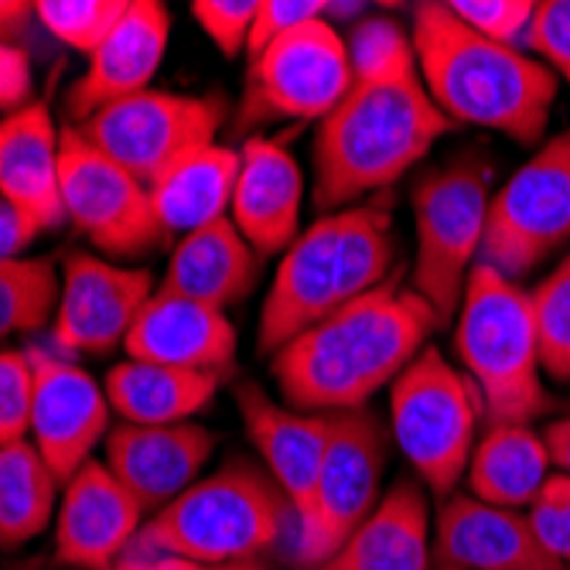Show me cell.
Wrapping results in <instances>:
<instances>
[{"instance_id":"obj_1","label":"cell","mask_w":570,"mask_h":570,"mask_svg":"<svg viewBox=\"0 0 570 570\" xmlns=\"http://www.w3.org/2000/svg\"><path fill=\"white\" fill-rule=\"evenodd\" d=\"M438 328L431 304L410 284L390 277L274 352L271 373L294 410H362L383 386H393Z\"/></svg>"},{"instance_id":"obj_2","label":"cell","mask_w":570,"mask_h":570,"mask_svg":"<svg viewBox=\"0 0 570 570\" xmlns=\"http://www.w3.org/2000/svg\"><path fill=\"white\" fill-rule=\"evenodd\" d=\"M454 124L431 99L413 48L358 72L315 134V202L322 216L358 205L417 168Z\"/></svg>"},{"instance_id":"obj_3","label":"cell","mask_w":570,"mask_h":570,"mask_svg":"<svg viewBox=\"0 0 570 570\" xmlns=\"http://www.w3.org/2000/svg\"><path fill=\"white\" fill-rule=\"evenodd\" d=\"M410 41L431 99L454 127L495 130L527 147L543 140L557 76L537 56L475 35L444 0L413 8Z\"/></svg>"},{"instance_id":"obj_4","label":"cell","mask_w":570,"mask_h":570,"mask_svg":"<svg viewBox=\"0 0 570 570\" xmlns=\"http://www.w3.org/2000/svg\"><path fill=\"white\" fill-rule=\"evenodd\" d=\"M294 523V505L264 464L229 458L202 475L171 505L154 512L130 553L181 557L198 563H256Z\"/></svg>"},{"instance_id":"obj_5","label":"cell","mask_w":570,"mask_h":570,"mask_svg":"<svg viewBox=\"0 0 570 570\" xmlns=\"http://www.w3.org/2000/svg\"><path fill=\"white\" fill-rule=\"evenodd\" d=\"M454 352L482 396L485 424H533L550 410L530 291L485 264L464 284Z\"/></svg>"},{"instance_id":"obj_6","label":"cell","mask_w":570,"mask_h":570,"mask_svg":"<svg viewBox=\"0 0 570 570\" xmlns=\"http://www.w3.org/2000/svg\"><path fill=\"white\" fill-rule=\"evenodd\" d=\"M482 421L475 383L438 345H428L390 386V438L438 499L454 495L469 472Z\"/></svg>"},{"instance_id":"obj_7","label":"cell","mask_w":570,"mask_h":570,"mask_svg":"<svg viewBox=\"0 0 570 570\" xmlns=\"http://www.w3.org/2000/svg\"><path fill=\"white\" fill-rule=\"evenodd\" d=\"M489 181L492 175L482 161L464 158L417 178L410 195L417 229L410 287L431 304L441 328L458 315L464 284L482 256L492 202Z\"/></svg>"},{"instance_id":"obj_8","label":"cell","mask_w":570,"mask_h":570,"mask_svg":"<svg viewBox=\"0 0 570 570\" xmlns=\"http://www.w3.org/2000/svg\"><path fill=\"white\" fill-rule=\"evenodd\" d=\"M390 431L370 406L332 413V438L315 495L297 520V560L322 567L383 499Z\"/></svg>"},{"instance_id":"obj_9","label":"cell","mask_w":570,"mask_h":570,"mask_svg":"<svg viewBox=\"0 0 570 570\" xmlns=\"http://www.w3.org/2000/svg\"><path fill=\"white\" fill-rule=\"evenodd\" d=\"M570 239V127L492 195L479 264L520 284Z\"/></svg>"},{"instance_id":"obj_10","label":"cell","mask_w":570,"mask_h":570,"mask_svg":"<svg viewBox=\"0 0 570 570\" xmlns=\"http://www.w3.org/2000/svg\"><path fill=\"white\" fill-rule=\"evenodd\" d=\"M223 120L226 107L216 96L147 89L96 110L79 130L92 147L150 188L191 150L216 144Z\"/></svg>"},{"instance_id":"obj_11","label":"cell","mask_w":570,"mask_h":570,"mask_svg":"<svg viewBox=\"0 0 570 570\" xmlns=\"http://www.w3.org/2000/svg\"><path fill=\"white\" fill-rule=\"evenodd\" d=\"M348 41L328 18L271 41L249 59L239 124L261 120H325L352 89Z\"/></svg>"},{"instance_id":"obj_12","label":"cell","mask_w":570,"mask_h":570,"mask_svg":"<svg viewBox=\"0 0 570 570\" xmlns=\"http://www.w3.org/2000/svg\"><path fill=\"white\" fill-rule=\"evenodd\" d=\"M62 205L72 223L107 261H134L165 239L150 188L92 147L79 127L62 130Z\"/></svg>"},{"instance_id":"obj_13","label":"cell","mask_w":570,"mask_h":570,"mask_svg":"<svg viewBox=\"0 0 570 570\" xmlns=\"http://www.w3.org/2000/svg\"><path fill=\"white\" fill-rule=\"evenodd\" d=\"M154 291L158 287L144 267H124L96 253H69L51 338L72 355H107L127 342Z\"/></svg>"},{"instance_id":"obj_14","label":"cell","mask_w":570,"mask_h":570,"mask_svg":"<svg viewBox=\"0 0 570 570\" xmlns=\"http://www.w3.org/2000/svg\"><path fill=\"white\" fill-rule=\"evenodd\" d=\"M35 362V403H31V444L62 485L92 461V451L114 431V406L79 362L31 348Z\"/></svg>"},{"instance_id":"obj_15","label":"cell","mask_w":570,"mask_h":570,"mask_svg":"<svg viewBox=\"0 0 570 570\" xmlns=\"http://www.w3.org/2000/svg\"><path fill=\"white\" fill-rule=\"evenodd\" d=\"M345 301L348 291L342 271V213H325L315 219V226L301 229V236L281 256L261 311L256 348H261V355L281 352L287 342L328 318Z\"/></svg>"},{"instance_id":"obj_16","label":"cell","mask_w":570,"mask_h":570,"mask_svg":"<svg viewBox=\"0 0 570 570\" xmlns=\"http://www.w3.org/2000/svg\"><path fill=\"white\" fill-rule=\"evenodd\" d=\"M144 530V505L102 461H86L62 485L56 512V563L114 570Z\"/></svg>"},{"instance_id":"obj_17","label":"cell","mask_w":570,"mask_h":570,"mask_svg":"<svg viewBox=\"0 0 570 570\" xmlns=\"http://www.w3.org/2000/svg\"><path fill=\"white\" fill-rule=\"evenodd\" d=\"M434 567L451 570H567L537 540L530 515L454 492L434 515Z\"/></svg>"},{"instance_id":"obj_18","label":"cell","mask_w":570,"mask_h":570,"mask_svg":"<svg viewBox=\"0 0 570 570\" xmlns=\"http://www.w3.org/2000/svg\"><path fill=\"white\" fill-rule=\"evenodd\" d=\"M213 451L216 434L195 421L161 428L114 424L102 464L144 505V512H161L202 479Z\"/></svg>"},{"instance_id":"obj_19","label":"cell","mask_w":570,"mask_h":570,"mask_svg":"<svg viewBox=\"0 0 570 570\" xmlns=\"http://www.w3.org/2000/svg\"><path fill=\"white\" fill-rule=\"evenodd\" d=\"M171 41V11L158 0H127V11L107 35L69 92V114L82 124L96 110L147 92Z\"/></svg>"},{"instance_id":"obj_20","label":"cell","mask_w":570,"mask_h":570,"mask_svg":"<svg viewBox=\"0 0 570 570\" xmlns=\"http://www.w3.org/2000/svg\"><path fill=\"white\" fill-rule=\"evenodd\" d=\"M236 406L264 469L294 505V523L307 512L318 485L325 448L332 438V413H304L277 403L264 386L243 383Z\"/></svg>"},{"instance_id":"obj_21","label":"cell","mask_w":570,"mask_h":570,"mask_svg":"<svg viewBox=\"0 0 570 570\" xmlns=\"http://www.w3.org/2000/svg\"><path fill=\"white\" fill-rule=\"evenodd\" d=\"M304 171L294 154L267 137H249L239 150L229 219L256 256H281L301 236Z\"/></svg>"},{"instance_id":"obj_22","label":"cell","mask_w":570,"mask_h":570,"mask_svg":"<svg viewBox=\"0 0 570 570\" xmlns=\"http://www.w3.org/2000/svg\"><path fill=\"white\" fill-rule=\"evenodd\" d=\"M236 325L226 311L168 291H154L137 315L124 348L127 358L161 362L191 373L229 376L236 362Z\"/></svg>"},{"instance_id":"obj_23","label":"cell","mask_w":570,"mask_h":570,"mask_svg":"<svg viewBox=\"0 0 570 570\" xmlns=\"http://www.w3.org/2000/svg\"><path fill=\"white\" fill-rule=\"evenodd\" d=\"M0 198L14 205L35 233L66 223L62 130L38 99L0 120Z\"/></svg>"},{"instance_id":"obj_24","label":"cell","mask_w":570,"mask_h":570,"mask_svg":"<svg viewBox=\"0 0 570 570\" xmlns=\"http://www.w3.org/2000/svg\"><path fill=\"white\" fill-rule=\"evenodd\" d=\"M434 520L431 492L417 479H400L380 505L315 570H431Z\"/></svg>"},{"instance_id":"obj_25","label":"cell","mask_w":570,"mask_h":570,"mask_svg":"<svg viewBox=\"0 0 570 570\" xmlns=\"http://www.w3.org/2000/svg\"><path fill=\"white\" fill-rule=\"evenodd\" d=\"M256 274H261V256L226 216L188 236H178L158 287L226 311L253 291Z\"/></svg>"},{"instance_id":"obj_26","label":"cell","mask_w":570,"mask_h":570,"mask_svg":"<svg viewBox=\"0 0 570 570\" xmlns=\"http://www.w3.org/2000/svg\"><path fill=\"white\" fill-rule=\"evenodd\" d=\"M226 376L216 373H191L178 366H161V362L124 358L107 373V400L120 424H185L195 413H202L219 393Z\"/></svg>"},{"instance_id":"obj_27","label":"cell","mask_w":570,"mask_h":570,"mask_svg":"<svg viewBox=\"0 0 570 570\" xmlns=\"http://www.w3.org/2000/svg\"><path fill=\"white\" fill-rule=\"evenodd\" d=\"M550 475L547 441L530 424H485L464 472L475 499L520 512L533 505Z\"/></svg>"},{"instance_id":"obj_28","label":"cell","mask_w":570,"mask_h":570,"mask_svg":"<svg viewBox=\"0 0 570 570\" xmlns=\"http://www.w3.org/2000/svg\"><path fill=\"white\" fill-rule=\"evenodd\" d=\"M239 175V150L209 144L191 150L150 185V202L168 236H188L229 216Z\"/></svg>"},{"instance_id":"obj_29","label":"cell","mask_w":570,"mask_h":570,"mask_svg":"<svg viewBox=\"0 0 570 570\" xmlns=\"http://www.w3.org/2000/svg\"><path fill=\"white\" fill-rule=\"evenodd\" d=\"M62 499V482L51 475L31 441L0 448V547H24L48 530Z\"/></svg>"},{"instance_id":"obj_30","label":"cell","mask_w":570,"mask_h":570,"mask_svg":"<svg viewBox=\"0 0 570 570\" xmlns=\"http://www.w3.org/2000/svg\"><path fill=\"white\" fill-rule=\"evenodd\" d=\"M338 213H342V271L352 301L390 281L396 261V236H393L390 205L358 202Z\"/></svg>"},{"instance_id":"obj_31","label":"cell","mask_w":570,"mask_h":570,"mask_svg":"<svg viewBox=\"0 0 570 570\" xmlns=\"http://www.w3.org/2000/svg\"><path fill=\"white\" fill-rule=\"evenodd\" d=\"M62 274L45 256L0 261V342L38 332L56 318Z\"/></svg>"},{"instance_id":"obj_32","label":"cell","mask_w":570,"mask_h":570,"mask_svg":"<svg viewBox=\"0 0 570 570\" xmlns=\"http://www.w3.org/2000/svg\"><path fill=\"white\" fill-rule=\"evenodd\" d=\"M540 362L557 383H570V253L530 291Z\"/></svg>"},{"instance_id":"obj_33","label":"cell","mask_w":570,"mask_h":570,"mask_svg":"<svg viewBox=\"0 0 570 570\" xmlns=\"http://www.w3.org/2000/svg\"><path fill=\"white\" fill-rule=\"evenodd\" d=\"M127 11V0H38L35 18L41 28L76 51H92L107 41Z\"/></svg>"},{"instance_id":"obj_34","label":"cell","mask_w":570,"mask_h":570,"mask_svg":"<svg viewBox=\"0 0 570 570\" xmlns=\"http://www.w3.org/2000/svg\"><path fill=\"white\" fill-rule=\"evenodd\" d=\"M35 362L31 348H0V448L31 438Z\"/></svg>"},{"instance_id":"obj_35","label":"cell","mask_w":570,"mask_h":570,"mask_svg":"<svg viewBox=\"0 0 570 570\" xmlns=\"http://www.w3.org/2000/svg\"><path fill=\"white\" fill-rule=\"evenodd\" d=\"M448 8L475 35L509 48H520V41L530 38L537 14L533 0H448Z\"/></svg>"},{"instance_id":"obj_36","label":"cell","mask_w":570,"mask_h":570,"mask_svg":"<svg viewBox=\"0 0 570 570\" xmlns=\"http://www.w3.org/2000/svg\"><path fill=\"white\" fill-rule=\"evenodd\" d=\"M527 515L543 550L570 570V475L553 472L527 509Z\"/></svg>"},{"instance_id":"obj_37","label":"cell","mask_w":570,"mask_h":570,"mask_svg":"<svg viewBox=\"0 0 570 570\" xmlns=\"http://www.w3.org/2000/svg\"><path fill=\"white\" fill-rule=\"evenodd\" d=\"M256 8H261V0H195L191 14L198 28L205 31V38H209L226 59H236L239 51H246Z\"/></svg>"},{"instance_id":"obj_38","label":"cell","mask_w":570,"mask_h":570,"mask_svg":"<svg viewBox=\"0 0 570 570\" xmlns=\"http://www.w3.org/2000/svg\"><path fill=\"white\" fill-rule=\"evenodd\" d=\"M527 45L530 56H537L557 79L570 82V0H540Z\"/></svg>"},{"instance_id":"obj_39","label":"cell","mask_w":570,"mask_h":570,"mask_svg":"<svg viewBox=\"0 0 570 570\" xmlns=\"http://www.w3.org/2000/svg\"><path fill=\"white\" fill-rule=\"evenodd\" d=\"M328 4L325 0H261V8H256V21H253V31H249V41H246V56H261V51L277 41L281 35L301 28L304 21H315V18H325Z\"/></svg>"},{"instance_id":"obj_40","label":"cell","mask_w":570,"mask_h":570,"mask_svg":"<svg viewBox=\"0 0 570 570\" xmlns=\"http://www.w3.org/2000/svg\"><path fill=\"white\" fill-rule=\"evenodd\" d=\"M31 96V59L14 41L0 38V110H21Z\"/></svg>"},{"instance_id":"obj_41","label":"cell","mask_w":570,"mask_h":570,"mask_svg":"<svg viewBox=\"0 0 570 570\" xmlns=\"http://www.w3.org/2000/svg\"><path fill=\"white\" fill-rule=\"evenodd\" d=\"M114 570H267L261 560L256 563H198V560H181V557H154V553H127Z\"/></svg>"},{"instance_id":"obj_42","label":"cell","mask_w":570,"mask_h":570,"mask_svg":"<svg viewBox=\"0 0 570 570\" xmlns=\"http://www.w3.org/2000/svg\"><path fill=\"white\" fill-rule=\"evenodd\" d=\"M35 226L0 198V261H11V256H24V246L35 239Z\"/></svg>"},{"instance_id":"obj_43","label":"cell","mask_w":570,"mask_h":570,"mask_svg":"<svg viewBox=\"0 0 570 570\" xmlns=\"http://www.w3.org/2000/svg\"><path fill=\"white\" fill-rule=\"evenodd\" d=\"M543 441H547V451H550L553 472L570 475V413H567V417H560V421H553L543 431Z\"/></svg>"},{"instance_id":"obj_44","label":"cell","mask_w":570,"mask_h":570,"mask_svg":"<svg viewBox=\"0 0 570 570\" xmlns=\"http://www.w3.org/2000/svg\"><path fill=\"white\" fill-rule=\"evenodd\" d=\"M35 18V4H24V0H0V38L14 41L18 31Z\"/></svg>"},{"instance_id":"obj_45","label":"cell","mask_w":570,"mask_h":570,"mask_svg":"<svg viewBox=\"0 0 570 570\" xmlns=\"http://www.w3.org/2000/svg\"><path fill=\"white\" fill-rule=\"evenodd\" d=\"M434 570H451V567H434Z\"/></svg>"},{"instance_id":"obj_46","label":"cell","mask_w":570,"mask_h":570,"mask_svg":"<svg viewBox=\"0 0 570 570\" xmlns=\"http://www.w3.org/2000/svg\"><path fill=\"white\" fill-rule=\"evenodd\" d=\"M28 570H35V567H28Z\"/></svg>"}]
</instances>
